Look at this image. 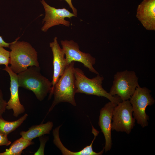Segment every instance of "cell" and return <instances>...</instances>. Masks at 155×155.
Returning <instances> with one entry per match:
<instances>
[{
  "instance_id": "obj_8",
  "label": "cell",
  "mask_w": 155,
  "mask_h": 155,
  "mask_svg": "<svg viewBox=\"0 0 155 155\" xmlns=\"http://www.w3.org/2000/svg\"><path fill=\"white\" fill-rule=\"evenodd\" d=\"M61 43L67 65L73 61L80 62L91 72L97 75L99 74L93 67L96 62V59L90 54L81 51L77 43L72 40H61Z\"/></svg>"
},
{
  "instance_id": "obj_2",
  "label": "cell",
  "mask_w": 155,
  "mask_h": 155,
  "mask_svg": "<svg viewBox=\"0 0 155 155\" xmlns=\"http://www.w3.org/2000/svg\"><path fill=\"white\" fill-rule=\"evenodd\" d=\"M75 62L71 63L66 67L52 90L50 93L49 99L54 95V100L47 115L55 106L61 102H67L73 106H76L75 96L76 92L74 73Z\"/></svg>"
},
{
  "instance_id": "obj_17",
  "label": "cell",
  "mask_w": 155,
  "mask_h": 155,
  "mask_svg": "<svg viewBox=\"0 0 155 155\" xmlns=\"http://www.w3.org/2000/svg\"><path fill=\"white\" fill-rule=\"evenodd\" d=\"M28 116V114L25 113L18 120L12 121H6L0 117V132L8 135L20 126Z\"/></svg>"
},
{
  "instance_id": "obj_14",
  "label": "cell",
  "mask_w": 155,
  "mask_h": 155,
  "mask_svg": "<svg viewBox=\"0 0 155 155\" xmlns=\"http://www.w3.org/2000/svg\"><path fill=\"white\" fill-rule=\"evenodd\" d=\"M53 126V122L49 121L45 123L32 126L28 130L22 131L20 134L24 139L32 141L37 137L50 133Z\"/></svg>"
},
{
  "instance_id": "obj_3",
  "label": "cell",
  "mask_w": 155,
  "mask_h": 155,
  "mask_svg": "<svg viewBox=\"0 0 155 155\" xmlns=\"http://www.w3.org/2000/svg\"><path fill=\"white\" fill-rule=\"evenodd\" d=\"M40 68L30 66L17 74L19 87L31 90L40 101L43 100L50 92L51 82L40 73Z\"/></svg>"
},
{
  "instance_id": "obj_22",
  "label": "cell",
  "mask_w": 155,
  "mask_h": 155,
  "mask_svg": "<svg viewBox=\"0 0 155 155\" xmlns=\"http://www.w3.org/2000/svg\"><path fill=\"white\" fill-rule=\"evenodd\" d=\"M60 1L62 0H60ZM69 5L73 13L77 16V9L73 6L72 3V0H64Z\"/></svg>"
},
{
  "instance_id": "obj_9",
  "label": "cell",
  "mask_w": 155,
  "mask_h": 155,
  "mask_svg": "<svg viewBox=\"0 0 155 155\" xmlns=\"http://www.w3.org/2000/svg\"><path fill=\"white\" fill-rule=\"evenodd\" d=\"M40 2L45 11V17L42 21L44 24L41 28L43 32H46L51 27L60 24L69 27L70 22L65 20V18H71L73 17H76L65 8L57 9L49 5L44 0H41Z\"/></svg>"
},
{
  "instance_id": "obj_15",
  "label": "cell",
  "mask_w": 155,
  "mask_h": 155,
  "mask_svg": "<svg viewBox=\"0 0 155 155\" xmlns=\"http://www.w3.org/2000/svg\"><path fill=\"white\" fill-rule=\"evenodd\" d=\"M59 129L55 128L53 131L54 144L61 151L64 155H95L96 152L92 149V145L90 144L78 152H72L67 149L62 143L59 137Z\"/></svg>"
},
{
  "instance_id": "obj_6",
  "label": "cell",
  "mask_w": 155,
  "mask_h": 155,
  "mask_svg": "<svg viewBox=\"0 0 155 155\" xmlns=\"http://www.w3.org/2000/svg\"><path fill=\"white\" fill-rule=\"evenodd\" d=\"M151 91L145 87L136 88L130 98L133 109V115L137 123L142 127L147 126L149 117L146 110L148 106L154 104L155 100L150 94Z\"/></svg>"
},
{
  "instance_id": "obj_10",
  "label": "cell",
  "mask_w": 155,
  "mask_h": 155,
  "mask_svg": "<svg viewBox=\"0 0 155 155\" xmlns=\"http://www.w3.org/2000/svg\"><path fill=\"white\" fill-rule=\"evenodd\" d=\"M117 104L110 101L101 108L100 112L98 124L105 139L104 148L105 152L110 150L112 141L111 131L113 110Z\"/></svg>"
},
{
  "instance_id": "obj_21",
  "label": "cell",
  "mask_w": 155,
  "mask_h": 155,
  "mask_svg": "<svg viewBox=\"0 0 155 155\" xmlns=\"http://www.w3.org/2000/svg\"><path fill=\"white\" fill-rule=\"evenodd\" d=\"M7 135L0 132V146H8L11 144V142L8 140Z\"/></svg>"
},
{
  "instance_id": "obj_11",
  "label": "cell",
  "mask_w": 155,
  "mask_h": 155,
  "mask_svg": "<svg viewBox=\"0 0 155 155\" xmlns=\"http://www.w3.org/2000/svg\"><path fill=\"white\" fill-rule=\"evenodd\" d=\"M9 74L10 77V97L7 102L6 109H12L13 115L15 117L24 113L25 111V108L20 101L18 93V75L13 72L9 66H5L3 69Z\"/></svg>"
},
{
  "instance_id": "obj_18",
  "label": "cell",
  "mask_w": 155,
  "mask_h": 155,
  "mask_svg": "<svg viewBox=\"0 0 155 155\" xmlns=\"http://www.w3.org/2000/svg\"><path fill=\"white\" fill-rule=\"evenodd\" d=\"M10 62V51L0 46V65L8 66Z\"/></svg>"
},
{
  "instance_id": "obj_12",
  "label": "cell",
  "mask_w": 155,
  "mask_h": 155,
  "mask_svg": "<svg viewBox=\"0 0 155 155\" xmlns=\"http://www.w3.org/2000/svg\"><path fill=\"white\" fill-rule=\"evenodd\" d=\"M49 46L53 54V67L52 86L50 93L68 65L66 63L65 53L58 43L57 37L54 38L53 42L50 43Z\"/></svg>"
},
{
  "instance_id": "obj_19",
  "label": "cell",
  "mask_w": 155,
  "mask_h": 155,
  "mask_svg": "<svg viewBox=\"0 0 155 155\" xmlns=\"http://www.w3.org/2000/svg\"><path fill=\"white\" fill-rule=\"evenodd\" d=\"M7 102L3 98L2 91L0 89V117H2L3 113L6 109Z\"/></svg>"
},
{
  "instance_id": "obj_23",
  "label": "cell",
  "mask_w": 155,
  "mask_h": 155,
  "mask_svg": "<svg viewBox=\"0 0 155 155\" xmlns=\"http://www.w3.org/2000/svg\"><path fill=\"white\" fill-rule=\"evenodd\" d=\"M10 43L6 42L3 39L2 37L0 36V46L3 47L9 48Z\"/></svg>"
},
{
  "instance_id": "obj_16",
  "label": "cell",
  "mask_w": 155,
  "mask_h": 155,
  "mask_svg": "<svg viewBox=\"0 0 155 155\" xmlns=\"http://www.w3.org/2000/svg\"><path fill=\"white\" fill-rule=\"evenodd\" d=\"M34 144L32 141L26 140L21 137L14 141L5 151L0 153V155H20L23 150Z\"/></svg>"
},
{
  "instance_id": "obj_13",
  "label": "cell",
  "mask_w": 155,
  "mask_h": 155,
  "mask_svg": "<svg viewBox=\"0 0 155 155\" xmlns=\"http://www.w3.org/2000/svg\"><path fill=\"white\" fill-rule=\"evenodd\" d=\"M136 17L148 30H155V0H143L137 7Z\"/></svg>"
},
{
  "instance_id": "obj_1",
  "label": "cell",
  "mask_w": 155,
  "mask_h": 155,
  "mask_svg": "<svg viewBox=\"0 0 155 155\" xmlns=\"http://www.w3.org/2000/svg\"><path fill=\"white\" fill-rule=\"evenodd\" d=\"M17 38L11 42L10 51L9 66L16 74L26 70L32 66L39 67L37 53L31 44L24 41H19Z\"/></svg>"
},
{
  "instance_id": "obj_20",
  "label": "cell",
  "mask_w": 155,
  "mask_h": 155,
  "mask_svg": "<svg viewBox=\"0 0 155 155\" xmlns=\"http://www.w3.org/2000/svg\"><path fill=\"white\" fill-rule=\"evenodd\" d=\"M39 137L40 145L39 149L36 152L34 153V155L44 154V149L45 143L47 140L46 138H42L41 136Z\"/></svg>"
},
{
  "instance_id": "obj_4",
  "label": "cell",
  "mask_w": 155,
  "mask_h": 155,
  "mask_svg": "<svg viewBox=\"0 0 155 155\" xmlns=\"http://www.w3.org/2000/svg\"><path fill=\"white\" fill-rule=\"evenodd\" d=\"M76 93L104 97L110 101L117 104L121 102L120 98L112 96L102 87L103 77L99 74L91 79L87 77L83 71L78 68H74Z\"/></svg>"
},
{
  "instance_id": "obj_5",
  "label": "cell",
  "mask_w": 155,
  "mask_h": 155,
  "mask_svg": "<svg viewBox=\"0 0 155 155\" xmlns=\"http://www.w3.org/2000/svg\"><path fill=\"white\" fill-rule=\"evenodd\" d=\"M135 73L132 71L117 72L114 77L109 94L119 97L122 101L130 99L136 89L140 86Z\"/></svg>"
},
{
  "instance_id": "obj_7",
  "label": "cell",
  "mask_w": 155,
  "mask_h": 155,
  "mask_svg": "<svg viewBox=\"0 0 155 155\" xmlns=\"http://www.w3.org/2000/svg\"><path fill=\"white\" fill-rule=\"evenodd\" d=\"M133 109L129 100L122 101L115 107L113 112L112 129L129 134L135 125Z\"/></svg>"
}]
</instances>
